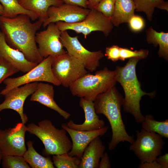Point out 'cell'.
Segmentation results:
<instances>
[{"mask_svg":"<svg viewBox=\"0 0 168 168\" xmlns=\"http://www.w3.org/2000/svg\"><path fill=\"white\" fill-rule=\"evenodd\" d=\"M30 19L23 14L12 18L0 15V28L9 46L22 52L28 61L39 63L44 58L39 52L35 37L43 22L32 23Z\"/></svg>","mask_w":168,"mask_h":168,"instance_id":"obj_1","label":"cell"},{"mask_svg":"<svg viewBox=\"0 0 168 168\" xmlns=\"http://www.w3.org/2000/svg\"><path fill=\"white\" fill-rule=\"evenodd\" d=\"M124 98L115 86L98 95L94 101L96 113L104 115L108 119L112 130V138L108 144L110 151L114 149L121 142L130 144L135 139L127 133L121 112Z\"/></svg>","mask_w":168,"mask_h":168,"instance_id":"obj_2","label":"cell"},{"mask_svg":"<svg viewBox=\"0 0 168 168\" xmlns=\"http://www.w3.org/2000/svg\"><path fill=\"white\" fill-rule=\"evenodd\" d=\"M139 60L137 58H129L124 66H117L115 71L116 82L121 84L124 93L122 105L123 110L133 115L136 123L141 124L144 119L140 110L142 97L147 95L153 98L155 93V92L147 93L141 88L136 72V66Z\"/></svg>","mask_w":168,"mask_h":168,"instance_id":"obj_3","label":"cell"},{"mask_svg":"<svg viewBox=\"0 0 168 168\" xmlns=\"http://www.w3.org/2000/svg\"><path fill=\"white\" fill-rule=\"evenodd\" d=\"M26 130L42 141L44 147L42 153L45 156L68 153L72 148V142L67 135L66 130L63 128H56L48 119L40 121L38 125L34 123L28 124Z\"/></svg>","mask_w":168,"mask_h":168,"instance_id":"obj_4","label":"cell"},{"mask_svg":"<svg viewBox=\"0 0 168 168\" xmlns=\"http://www.w3.org/2000/svg\"><path fill=\"white\" fill-rule=\"evenodd\" d=\"M116 82L115 71L105 67L96 71L94 75L86 73L69 87L73 96L94 101L98 95L115 86Z\"/></svg>","mask_w":168,"mask_h":168,"instance_id":"obj_5","label":"cell"},{"mask_svg":"<svg viewBox=\"0 0 168 168\" xmlns=\"http://www.w3.org/2000/svg\"><path fill=\"white\" fill-rule=\"evenodd\" d=\"M54 58V57L49 56L23 75L6 79L3 82L5 87L0 91V95L4 96L14 88L35 82H45L57 86L61 85L53 72L52 65Z\"/></svg>","mask_w":168,"mask_h":168,"instance_id":"obj_6","label":"cell"},{"mask_svg":"<svg viewBox=\"0 0 168 168\" xmlns=\"http://www.w3.org/2000/svg\"><path fill=\"white\" fill-rule=\"evenodd\" d=\"M61 31L72 30L77 34L82 33L85 39L92 32H102L108 36L113 28L111 18L108 17L95 9H90L84 20L81 21L72 23L59 21L55 23Z\"/></svg>","mask_w":168,"mask_h":168,"instance_id":"obj_7","label":"cell"},{"mask_svg":"<svg viewBox=\"0 0 168 168\" xmlns=\"http://www.w3.org/2000/svg\"><path fill=\"white\" fill-rule=\"evenodd\" d=\"M136 136L129 150L133 152L140 163L152 161L161 155L165 144L161 135L142 128L136 131Z\"/></svg>","mask_w":168,"mask_h":168,"instance_id":"obj_8","label":"cell"},{"mask_svg":"<svg viewBox=\"0 0 168 168\" xmlns=\"http://www.w3.org/2000/svg\"><path fill=\"white\" fill-rule=\"evenodd\" d=\"M52 68L55 77L66 87L88 73L82 61L67 52L54 57Z\"/></svg>","mask_w":168,"mask_h":168,"instance_id":"obj_9","label":"cell"},{"mask_svg":"<svg viewBox=\"0 0 168 168\" xmlns=\"http://www.w3.org/2000/svg\"><path fill=\"white\" fill-rule=\"evenodd\" d=\"M59 39L67 52L82 61L87 70L93 72L99 67L100 61L104 57L101 50H88L81 43L78 36H71L67 30L61 31Z\"/></svg>","mask_w":168,"mask_h":168,"instance_id":"obj_10","label":"cell"},{"mask_svg":"<svg viewBox=\"0 0 168 168\" xmlns=\"http://www.w3.org/2000/svg\"><path fill=\"white\" fill-rule=\"evenodd\" d=\"M26 126L21 122L15 126L5 129L0 128V152L2 156H23L27 149L25 142Z\"/></svg>","mask_w":168,"mask_h":168,"instance_id":"obj_11","label":"cell"},{"mask_svg":"<svg viewBox=\"0 0 168 168\" xmlns=\"http://www.w3.org/2000/svg\"><path fill=\"white\" fill-rule=\"evenodd\" d=\"M61 33L54 23L49 24L44 30L36 33L35 40L38 45V50L44 58L65 54L66 52L60 40Z\"/></svg>","mask_w":168,"mask_h":168,"instance_id":"obj_12","label":"cell"},{"mask_svg":"<svg viewBox=\"0 0 168 168\" xmlns=\"http://www.w3.org/2000/svg\"><path fill=\"white\" fill-rule=\"evenodd\" d=\"M90 9L77 6L63 3L49 7L47 11V18L43 22L45 28L50 23L62 21L72 23L79 22L85 19Z\"/></svg>","mask_w":168,"mask_h":168,"instance_id":"obj_13","label":"cell"},{"mask_svg":"<svg viewBox=\"0 0 168 168\" xmlns=\"http://www.w3.org/2000/svg\"><path fill=\"white\" fill-rule=\"evenodd\" d=\"M37 82L26 84L14 88L5 95L4 101L0 104V112L7 109L13 110L20 115L21 122L25 124L28 120L26 114L24 113L23 105L26 98L35 91Z\"/></svg>","mask_w":168,"mask_h":168,"instance_id":"obj_14","label":"cell"},{"mask_svg":"<svg viewBox=\"0 0 168 168\" xmlns=\"http://www.w3.org/2000/svg\"><path fill=\"white\" fill-rule=\"evenodd\" d=\"M61 127L69 134L72 140V148L68 154L80 159L85 149L90 142L96 137L104 135L109 129L108 126H105L94 130L80 131L70 128L65 123L62 124Z\"/></svg>","mask_w":168,"mask_h":168,"instance_id":"obj_15","label":"cell"},{"mask_svg":"<svg viewBox=\"0 0 168 168\" xmlns=\"http://www.w3.org/2000/svg\"><path fill=\"white\" fill-rule=\"evenodd\" d=\"M79 105L84 111L85 121L81 124H77L70 120L66 124L69 128L80 131H92L100 129L105 126L104 120L100 119L96 112L93 101L80 98Z\"/></svg>","mask_w":168,"mask_h":168,"instance_id":"obj_16","label":"cell"},{"mask_svg":"<svg viewBox=\"0 0 168 168\" xmlns=\"http://www.w3.org/2000/svg\"><path fill=\"white\" fill-rule=\"evenodd\" d=\"M0 56L19 71L24 73L31 70L38 64L28 61L22 52L9 46L1 31H0Z\"/></svg>","mask_w":168,"mask_h":168,"instance_id":"obj_17","label":"cell"},{"mask_svg":"<svg viewBox=\"0 0 168 168\" xmlns=\"http://www.w3.org/2000/svg\"><path fill=\"white\" fill-rule=\"evenodd\" d=\"M54 91L52 85L40 82L38 83L36 89L31 94L30 100L40 103L57 112L65 119H68L71 114L57 105L54 99Z\"/></svg>","mask_w":168,"mask_h":168,"instance_id":"obj_18","label":"cell"},{"mask_svg":"<svg viewBox=\"0 0 168 168\" xmlns=\"http://www.w3.org/2000/svg\"><path fill=\"white\" fill-rule=\"evenodd\" d=\"M100 136L92 140L85 149L79 168H98L100 159L105 148Z\"/></svg>","mask_w":168,"mask_h":168,"instance_id":"obj_19","label":"cell"},{"mask_svg":"<svg viewBox=\"0 0 168 168\" xmlns=\"http://www.w3.org/2000/svg\"><path fill=\"white\" fill-rule=\"evenodd\" d=\"M135 10L133 0H115L114 13L111 18L113 26L118 27L121 24L128 23L134 15Z\"/></svg>","mask_w":168,"mask_h":168,"instance_id":"obj_20","label":"cell"},{"mask_svg":"<svg viewBox=\"0 0 168 168\" xmlns=\"http://www.w3.org/2000/svg\"><path fill=\"white\" fill-rule=\"evenodd\" d=\"M20 4L25 9L33 11L39 15V20L43 22L47 18L49 8L60 5L63 3L62 0H18Z\"/></svg>","mask_w":168,"mask_h":168,"instance_id":"obj_21","label":"cell"},{"mask_svg":"<svg viewBox=\"0 0 168 168\" xmlns=\"http://www.w3.org/2000/svg\"><path fill=\"white\" fill-rule=\"evenodd\" d=\"M34 142H27V149L23 156L25 161L32 168H54L53 162L50 156H41L33 147Z\"/></svg>","mask_w":168,"mask_h":168,"instance_id":"obj_22","label":"cell"},{"mask_svg":"<svg viewBox=\"0 0 168 168\" xmlns=\"http://www.w3.org/2000/svg\"><path fill=\"white\" fill-rule=\"evenodd\" d=\"M146 33L147 43L153 44L155 47L159 45L158 54L159 57L168 60V33L158 32L150 26L146 30Z\"/></svg>","mask_w":168,"mask_h":168,"instance_id":"obj_23","label":"cell"},{"mask_svg":"<svg viewBox=\"0 0 168 168\" xmlns=\"http://www.w3.org/2000/svg\"><path fill=\"white\" fill-rule=\"evenodd\" d=\"M0 2L3 8V16L10 18L14 17L18 15H27L33 21L39 18V15L36 13L27 10L19 3L18 0H0Z\"/></svg>","mask_w":168,"mask_h":168,"instance_id":"obj_24","label":"cell"},{"mask_svg":"<svg viewBox=\"0 0 168 168\" xmlns=\"http://www.w3.org/2000/svg\"><path fill=\"white\" fill-rule=\"evenodd\" d=\"M137 12L145 13L149 21L152 20L155 8L168 11V2L164 0H133Z\"/></svg>","mask_w":168,"mask_h":168,"instance_id":"obj_25","label":"cell"},{"mask_svg":"<svg viewBox=\"0 0 168 168\" xmlns=\"http://www.w3.org/2000/svg\"><path fill=\"white\" fill-rule=\"evenodd\" d=\"M142 128L150 132L156 133L163 138H168V119L162 121L156 120L152 115L147 114L141 123Z\"/></svg>","mask_w":168,"mask_h":168,"instance_id":"obj_26","label":"cell"},{"mask_svg":"<svg viewBox=\"0 0 168 168\" xmlns=\"http://www.w3.org/2000/svg\"><path fill=\"white\" fill-rule=\"evenodd\" d=\"M52 160L57 168H79L81 159L68 155V153L53 155Z\"/></svg>","mask_w":168,"mask_h":168,"instance_id":"obj_27","label":"cell"},{"mask_svg":"<svg viewBox=\"0 0 168 168\" xmlns=\"http://www.w3.org/2000/svg\"><path fill=\"white\" fill-rule=\"evenodd\" d=\"M2 167L4 168H30V166L22 156L8 155L2 156Z\"/></svg>","mask_w":168,"mask_h":168,"instance_id":"obj_28","label":"cell"},{"mask_svg":"<svg viewBox=\"0 0 168 168\" xmlns=\"http://www.w3.org/2000/svg\"><path fill=\"white\" fill-rule=\"evenodd\" d=\"M149 54L147 49H140L138 50L133 51L126 48L120 47V60L122 61L126 59L137 58L139 60L146 58Z\"/></svg>","mask_w":168,"mask_h":168,"instance_id":"obj_29","label":"cell"},{"mask_svg":"<svg viewBox=\"0 0 168 168\" xmlns=\"http://www.w3.org/2000/svg\"><path fill=\"white\" fill-rule=\"evenodd\" d=\"M18 72L17 68L0 56V85L6 79Z\"/></svg>","mask_w":168,"mask_h":168,"instance_id":"obj_30","label":"cell"},{"mask_svg":"<svg viewBox=\"0 0 168 168\" xmlns=\"http://www.w3.org/2000/svg\"><path fill=\"white\" fill-rule=\"evenodd\" d=\"M115 0H101L95 8L105 16L111 18L114 9Z\"/></svg>","mask_w":168,"mask_h":168,"instance_id":"obj_31","label":"cell"},{"mask_svg":"<svg viewBox=\"0 0 168 168\" xmlns=\"http://www.w3.org/2000/svg\"><path fill=\"white\" fill-rule=\"evenodd\" d=\"M128 23L130 29L134 32L142 31L145 26L143 18L140 16L135 14L130 18Z\"/></svg>","mask_w":168,"mask_h":168,"instance_id":"obj_32","label":"cell"},{"mask_svg":"<svg viewBox=\"0 0 168 168\" xmlns=\"http://www.w3.org/2000/svg\"><path fill=\"white\" fill-rule=\"evenodd\" d=\"M120 47L117 45H114L106 48L105 55L107 58L113 62L120 60Z\"/></svg>","mask_w":168,"mask_h":168,"instance_id":"obj_33","label":"cell"},{"mask_svg":"<svg viewBox=\"0 0 168 168\" xmlns=\"http://www.w3.org/2000/svg\"><path fill=\"white\" fill-rule=\"evenodd\" d=\"M99 168H111L110 161L108 154L107 152H104L101 156L99 162Z\"/></svg>","mask_w":168,"mask_h":168,"instance_id":"obj_34","label":"cell"},{"mask_svg":"<svg viewBox=\"0 0 168 168\" xmlns=\"http://www.w3.org/2000/svg\"><path fill=\"white\" fill-rule=\"evenodd\" d=\"M62 0L65 3L76 5L84 8H87L88 0Z\"/></svg>","mask_w":168,"mask_h":168,"instance_id":"obj_35","label":"cell"},{"mask_svg":"<svg viewBox=\"0 0 168 168\" xmlns=\"http://www.w3.org/2000/svg\"><path fill=\"white\" fill-rule=\"evenodd\" d=\"M156 160L161 165V168H168V154L166 153L162 156H159Z\"/></svg>","mask_w":168,"mask_h":168,"instance_id":"obj_36","label":"cell"},{"mask_svg":"<svg viewBox=\"0 0 168 168\" xmlns=\"http://www.w3.org/2000/svg\"><path fill=\"white\" fill-rule=\"evenodd\" d=\"M139 168H161V165L155 160L150 162L140 163Z\"/></svg>","mask_w":168,"mask_h":168,"instance_id":"obj_37","label":"cell"},{"mask_svg":"<svg viewBox=\"0 0 168 168\" xmlns=\"http://www.w3.org/2000/svg\"><path fill=\"white\" fill-rule=\"evenodd\" d=\"M101 0H88L87 8L90 9H95Z\"/></svg>","mask_w":168,"mask_h":168,"instance_id":"obj_38","label":"cell"},{"mask_svg":"<svg viewBox=\"0 0 168 168\" xmlns=\"http://www.w3.org/2000/svg\"><path fill=\"white\" fill-rule=\"evenodd\" d=\"M3 13V8L2 5L0 3V15L2 16Z\"/></svg>","mask_w":168,"mask_h":168,"instance_id":"obj_39","label":"cell"},{"mask_svg":"<svg viewBox=\"0 0 168 168\" xmlns=\"http://www.w3.org/2000/svg\"><path fill=\"white\" fill-rule=\"evenodd\" d=\"M1 120V118L0 117V120ZM2 156L1 154V153L0 152V164L1 163V161H2Z\"/></svg>","mask_w":168,"mask_h":168,"instance_id":"obj_40","label":"cell"}]
</instances>
